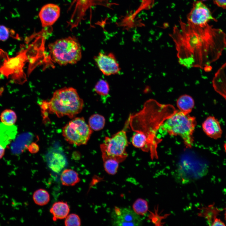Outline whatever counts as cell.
Returning <instances> with one entry per match:
<instances>
[{
	"label": "cell",
	"instance_id": "cell-1",
	"mask_svg": "<svg viewBox=\"0 0 226 226\" xmlns=\"http://www.w3.org/2000/svg\"><path fill=\"white\" fill-rule=\"evenodd\" d=\"M170 35L175 46L179 62L188 68L211 69L226 47V35L208 23L202 25L180 20Z\"/></svg>",
	"mask_w": 226,
	"mask_h": 226
},
{
	"label": "cell",
	"instance_id": "cell-2",
	"mask_svg": "<svg viewBox=\"0 0 226 226\" xmlns=\"http://www.w3.org/2000/svg\"><path fill=\"white\" fill-rule=\"evenodd\" d=\"M155 100L150 99L145 103L143 109L134 114H131L129 116V126L132 129L136 132H140L146 137L150 151H156L158 143L160 140L156 137V130L158 129L165 120H161V115L169 105H165L160 104L156 110L159 103L157 102L155 110H153Z\"/></svg>",
	"mask_w": 226,
	"mask_h": 226
},
{
	"label": "cell",
	"instance_id": "cell-3",
	"mask_svg": "<svg viewBox=\"0 0 226 226\" xmlns=\"http://www.w3.org/2000/svg\"><path fill=\"white\" fill-rule=\"evenodd\" d=\"M50 113L61 118L67 116L72 119L80 113L84 103L77 90L72 87H65L55 91L49 101L42 103Z\"/></svg>",
	"mask_w": 226,
	"mask_h": 226
},
{
	"label": "cell",
	"instance_id": "cell-4",
	"mask_svg": "<svg viewBox=\"0 0 226 226\" xmlns=\"http://www.w3.org/2000/svg\"><path fill=\"white\" fill-rule=\"evenodd\" d=\"M196 123L194 116L176 111L164 121L159 128L170 135L180 136L186 147L191 148Z\"/></svg>",
	"mask_w": 226,
	"mask_h": 226
},
{
	"label": "cell",
	"instance_id": "cell-5",
	"mask_svg": "<svg viewBox=\"0 0 226 226\" xmlns=\"http://www.w3.org/2000/svg\"><path fill=\"white\" fill-rule=\"evenodd\" d=\"M51 57L60 65L73 64L82 58V50L76 38L72 36L58 39L48 45Z\"/></svg>",
	"mask_w": 226,
	"mask_h": 226
},
{
	"label": "cell",
	"instance_id": "cell-6",
	"mask_svg": "<svg viewBox=\"0 0 226 226\" xmlns=\"http://www.w3.org/2000/svg\"><path fill=\"white\" fill-rule=\"evenodd\" d=\"M129 126V119L126 121L123 128L111 137H106L100 145L103 161L108 159L115 160L119 163L127 157L126 149L128 145L126 129Z\"/></svg>",
	"mask_w": 226,
	"mask_h": 226
},
{
	"label": "cell",
	"instance_id": "cell-7",
	"mask_svg": "<svg viewBox=\"0 0 226 226\" xmlns=\"http://www.w3.org/2000/svg\"><path fill=\"white\" fill-rule=\"evenodd\" d=\"M93 131L83 117H75L62 128V133L68 143L80 146L87 143Z\"/></svg>",
	"mask_w": 226,
	"mask_h": 226
},
{
	"label": "cell",
	"instance_id": "cell-8",
	"mask_svg": "<svg viewBox=\"0 0 226 226\" xmlns=\"http://www.w3.org/2000/svg\"><path fill=\"white\" fill-rule=\"evenodd\" d=\"M111 218L114 226H140L142 223L139 215L128 208L115 207Z\"/></svg>",
	"mask_w": 226,
	"mask_h": 226
},
{
	"label": "cell",
	"instance_id": "cell-9",
	"mask_svg": "<svg viewBox=\"0 0 226 226\" xmlns=\"http://www.w3.org/2000/svg\"><path fill=\"white\" fill-rule=\"evenodd\" d=\"M187 19V22L197 25L206 24L211 20L216 21L208 7L199 1L194 3Z\"/></svg>",
	"mask_w": 226,
	"mask_h": 226
},
{
	"label": "cell",
	"instance_id": "cell-10",
	"mask_svg": "<svg viewBox=\"0 0 226 226\" xmlns=\"http://www.w3.org/2000/svg\"><path fill=\"white\" fill-rule=\"evenodd\" d=\"M94 59L99 69L105 75L117 74L120 71L119 64L112 53L100 52L94 57Z\"/></svg>",
	"mask_w": 226,
	"mask_h": 226
},
{
	"label": "cell",
	"instance_id": "cell-11",
	"mask_svg": "<svg viewBox=\"0 0 226 226\" xmlns=\"http://www.w3.org/2000/svg\"><path fill=\"white\" fill-rule=\"evenodd\" d=\"M60 8L57 4L49 3L41 8L39 16L42 26L46 28L53 25L60 15Z\"/></svg>",
	"mask_w": 226,
	"mask_h": 226
},
{
	"label": "cell",
	"instance_id": "cell-12",
	"mask_svg": "<svg viewBox=\"0 0 226 226\" xmlns=\"http://www.w3.org/2000/svg\"><path fill=\"white\" fill-rule=\"evenodd\" d=\"M25 53H20L16 56L5 60L0 68V71L6 76L18 74L22 72L24 63L25 60Z\"/></svg>",
	"mask_w": 226,
	"mask_h": 226
},
{
	"label": "cell",
	"instance_id": "cell-13",
	"mask_svg": "<svg viewBox=\"0 0 226 226\" xmlns=\"http://www.w3.org/2000/svg\"><path fill=\"white\" fill-rule=\"evenodd\" d=\"M212 85L214 90L226 101V62L215 74Z\"/></svg>",
	"mask_w": 226,
	"mask_h": 226
},
{
	"label": "cell",
	"instance_id": "cell-14",
	"mask_svg": "<svg viewBox=\"0 0 226 226\" xmlns=\"http://www.w3.org/2000/svg\"><path fill=\"white\" fill-rule=\"evenodd\" d=\"M202 128L205 133L211 138L217 139L222 136V130L220 123L213 116L207 118L202 124Z\"/></svg>",
	"mask_w": 226,
	"mask_h": 226
},
{
	"label": "cell",
	"instance_id": "cell-15",
	"mask_svg": "<svg viewBox=\"0 0 226 226\" xmlns=\"http://www.w3.org/2000/svg\"><path fill=\"white\" fill-rule=\"evenodd\" d=\"M47 163L49 168L56 173L62 172L67 164L65 156L61 154L56 153H52L48 156Z\"/></svg>",
	"mask_w": 226,
	"mask_h": 226
},
{
	"label": "cell",
	"instance_id": "cell-16",
	"mask_svg": "<svg viewBox=\"0 0 226 226\" xmlns=\"http://www.w3.org/2000/svg\"><path fill=\"white\" fill-rule=\"evenodd\" d=\"M70 211L69 206L66 202L60 201L53 203L50 209L54 221L65 219Z\"/></svg>",
	"mask_w": 226,
	"mask_h": 226
},
{
	"label": "cell",
	"instance_id": "cell-17",
	"mask_svg": "<svg viewBox=\"0 0 226 226\" xmlns=\"http://www.w3.org/2000/svg\"><path fill=\"white\" fill-rule=\"evenodd\" d=\"M17 128L14 125L8 126L0 123V145L5 148L15 137Z\"/></svg>",
	"mask_w": 226,
	"mask_h": 226
},
{
	"label": "cell",
	"instance_id": "cell-18",
	"mask_svg": "<svg viewBox=\"0 0 226 226\" xmlns=\"http://www.w3.org/2000/svg\"><path fill=\"white\" fill-rule=\"evenodd\" d=\"M60 180L63 186H73L79 183L80 179L76 171L72 169H66L62 172Z\"/></svg>",
	"mask_w": 226,
	"mask_h": 226
},
{
	"label": "cell",
	"instance_id": "cell-19",
	"mask_svg": "<svg viewBox=\"0 0 226 226\" xmlns=\"http://www.w3.org/2000/svg\"><path fill=\"white\" fill-rule=\"evenodd\" d=\"M176 104L180 111L185 114H189L194 107V101L191 96L184 94L179 97Z\"/></svg>",
	"mask_w": 226,
	"mask_h": 226
},
{
	"label": "cell",
	"instance_id": "cell-20",
	"mask_svg": "<svg viewBox=\"0 0 226 226\" xmlns=\"http://www.w3.org/2000/svg\"><path fill=\"white\" fill-rule=\"evenodd\" d=\"M198 216L204 217L208 221V223L212 226L214 220L218 218L217 216L220 212L217 208L213 205H210L200 209Z\"/></svg>",
	"mask_w": 226,
	"mask_h": 226
},
{
	"label": "cell",
	"instance_id": "cell-21",
	"mask_svg": "<svg viewBox=\"0 0 226 226\" xmlns=\"http://www.w3.org/2000/svg\"><path fill=\"white\" fill-rule=\"evenodd\" d=\"M132 143L135 147L140 148L145 152L150 151L149 147L146 136L140 132H136L132 136Z\"/></svg>",
	"mask_w": 226,
	"mask_h": 226
},
{
	"label": "cell",
	"instance_id": "cell-22",
	"mask_svg": "<svg viewBox=\"0 0 226 226\" xmlns=\"http://www.w3.org/2000/svg\"><path fill=\"white\" fill-rule=\"evenodd\" d=\"M105 120L102 115L94 114L91 115L88 121V125L93 131H99L103 129L105 126Z\"/></svg>",
	"mask_w": 226,
	"mask_h": 226
},
{
	"label": "cell",
	"instance_id": "cell-23",
	"mask_svg": "<svg viewBox=\"0 0 226 226\" xmlns=\"http://www.w3.org/2000/svg\"><path fill=\"white\" fill-rule=\"evenodd\" d=\"M50 195L46 190L39 189L35 191L33 195V199L37 205L43 206L46 205L50 201Z\"/></svg>",
	"mask_w": 226,
	"mask_h": 226
},
{
	"label": "cell",
	"instance_id": "cell-24",
	"mask_svg": "<svg viewBox=\"0 0 226 226\" xmlns=\"http://www.w3.org/2000/svg\"><path fill=\"white\" fill-rule=\"evenodd\" d=\"M0 118L2 123L7 126H11L14 125L16 122L17 117L14 111L7 109L1 113Z\"/></svg>",
	"mask_w": 226,
	"mask_h": 226
},
{
	"label": "cell",
	"instance_id": "cell-25",
	"mask_svg": "<svg viewBox=\"0 0 226 226\" xmlns=\"http://www.w3.org/2000/svg\"><path fill=\"white\" fill-rule=\"evenodd\" d=\"M132 207L133 211L137 214L139 215H143L148 210V203L143 199H138L134 203Z\"/></svg>",
	"mask_w": 226,
	"mask_h": 226
},
{
	"label": "cell",
	"instance_id": "cell-26",
	"mask_svg": "<svg viewBox=\"0 0 226 226\" xmlns=\"http://www.w3.org/2000/svg\"><path fill=\"white\" fill-rule=\"evenodd\" d=\"M94 90L98 95L102 97H106L109 94L110 87L106 80L101 79L95 84Z\"/></svg>",
	"mask_w": 226,
	"mask_h": 226
},
{
	"label": "cell",
	"instance_id": "cell-27",
	"mask_svg": "<svg viewBox=\"0 0 226 226\" xmlns=\"http://www.w3.org/2000/svg\"><path fill=\"white\" fill-rule=\"evenodd\" d=\"M103 162L104 167L107 173L111 175L116 173L119 167V163L118 162L112 159H107Z\"/></svg>",
	"mask_w": 226,
	"mask_h": 226
},
{
	"label": "cell",
	"instance_id": "cell-28",
	"mask_svg": "<svg viewBox=\"0 0 226 226\" xmlns=\"http://www.w3.org/2000/svg\"><path fill=\"white\" fill-rule=\"evenodd\" d=\"M158 207L155 208L154 213L150 212V214L148 216V219L151 222L155 224L156 226H161L163 224L162 222V220L169 215V214H165L164 216H160L158 213Z\"/></svg>",
	"mask_w": 226,
	"mask_h": 226
},
{
	"label": "cell",
	"instance_id": "cell-29",
	"mask_svg": "<svg viewBox=\"0 0 226 226\" xmlns=\"http://www.w3.org/2000/svg\"><path fill=\"white\" fill-rule=\"evenodd\" d=\"M64 223L66 226H79L81 224V221L77 214L71 213L68 214L65 218Z\"/></svg>",
	"mask_w": 226,
	"mask_h": 226
},
{
	"label": "cell",
	"instance_id": "cell-30",
	"mask_svg": "<svg viewBox=\"0 0 226 226\" xmlns=\"http://www.w3.org/2000/svg\"><path fill=\"white\" fill-rule=\"evenodd\" d=\"M12 31L3 25H0V41L7 40L10 36Z\"/></svg>",
	"mask_w": 226,
	"mask_h": 226
},
{
	"label": "cell",
	"instance_id": "cell-31",
	"mask_svg": "<svg viewBox=\"0 0 226 226\" xmlns=\"http://www.w3.org/2000/svg\"><path fill=\"white\" fill-rule=\"evenodd\" d=\"M28 151L32 153H35L38 152L39 148L38 145L33 143L30 144L27 147Z\"/></svg>",
	"mask_w": 226,
	"mask_h": 226
},
{
	"label": "cell",
	"instance_id": "cell-32",
	"mask_svg": "<svg viewBox=\"0 0 226 226\" xmlns=\"http://www.w3.org/2000/svg\"><path fill=\"white\" fill-rule=\"evenodd\" d=\"M214 3L218 6L226 9V0H213Z\"/></svg>",
	"mask_w": 226,
	"mask_h": 226
},
{
	"label": "cell",
	"instance_id": "cell-33",
	"mask_svg": "<svg viewBox=\"0 0 226 226\" xmlns=\"http://www.w3.org/2000/svg\"><path fill=\"white\" fill-rule=\"evenodd\" d=\"M225 226L224 223L220 219L217 218L213 222L212 226Z\"/></svg>",
	"mask_w": 226,
	"mask_h": 226
},
{
	"label": "cell",
	"instance_id": "cell-34",
	"mask_svg": "<svg viewBox=\"0 0 226 226\" xmlns=\"http://www.w3.org/2000/svg\"><path fill=\"white\" fill-rule=\"evenodd\" d=\"M5 149L4 147L0 145V159L3 157L5 153Z\"/></svg>",
	"mask_w": 226,
	"mask_h": 226
},
{
	"label": "cell",
	"instance_id": "cell-35",
	"mask_svg": "<svg viewBox=\"0 0 226 226\" xmlns=\"http://www.w3.org/2000/svg\"><path fill=\"white\" fill-rule=\"evenodd\" d=\"M224 148L225 151V153H226V142L224 144Z\"/></svg>",
	"mask_w": 226,
	"mask_h": 226
},
{
	"label": "cell",
	"instance_id": "cell-36",
	"mask_svg": "<svg viewBox=\"0 0 226 226\" xmlns=\"http://www.w3.org/2000/svg\"><path fill=\"white\" fill-rule=\"evenodd\" d=\"M224 216H225V221L226 222V207L225 208V212L224 214Z\"/></svg>",
	"mask_w": 226,
	"mask_h": 226
},
{
	"label": "cell",
	"instance_id": "cell-37",
	"mask_svg": "<svg viewBox=\"0 0 226 226\" xmlns=\"http://www.w3.org/2000/svg\"><path fill=\"white\" fill-rule=\"evenodd\" d=\"M203 0V1H205V0Z\"/></svg>",
	"mask_w": 226,
	"mask_h": 226
}]
</instances>
